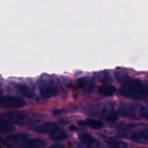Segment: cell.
<instances>
[{
  "label": "cell",
  "mask_w": 148,
  "mask_h": 148,
  "mask_svg": "<svg viewBox=\"0 0 148 148\" xmlns=\"http://www.w3.org/2000/svg\"><path fill=\"white\" fill-rule=\"evenodd\" d=\"M14 88L17 89V90L20 92L23 96L28 98H33L34 97V92L31 88H28L26 85H23L20 83L14 84Z\"/></svg>",
  "instance_id": "obj_10"
},
{
  "label": "cell",
  "mask_w": 148,
  "mask_h": 148,
  "mask_svg": "<svg viewBox=\"0 0 148 148\" xmlns=\"http://www.w3.org/2000/svg\"><path fill=\"white\" fill-rule=\"evenodd\" d=\"M26 105V101L17 97L11 95H4L1 97V107L4 108L15 109L23 108Z\"/></svg>",
  "instance_id": "obj_4"
},
{
  "label": "cell",
  "mask_w": 148,
  "mask_h": 148,
  "mask_svg": "<svg viewBox=\"0 0 148 148\" xmlns=\"http://www.w3.org/2000/svg\"><path fill=\"white\" fill-rule=\"evenodd\" d=\"M86 124L93 130H99L103 127V123L102 121L100 120L94 119H88L86 121Z\"/></svg>",
  "instance_id": "obj_15"
},
{
  "label": "cell",
  "mask_w": 148,
  "mask_h": 148,
  "mask_svg": "<svg viewBox=\"0 0 148 148\" xmlns=\"http://www.w3.org/2000/svg\"><path fill=\"white\" fill-rule=\"evenodd\" d=\"M147 110L141 104L138 103H121L119 106V113L124 117L139 119L146 115Z\"/></svg>",
  "instance_id": "obj_2"
},
{
  "label": "cell",
  "mask_w": 148,
  "mask_h": 148,
  "mask_svg": "<svg viewBox=\"0 0 148 148\" xmlns=\"http://www.w3.org/2000/svg\"><path fill=\"white\" fill-rule=\"evenodd\" d=\"M132 140L134 143L148 145V128L143 129L133 133Z\"/></svg>",
  "instance_id": "obj_7"
},
{
  "label": "cell",
  "mask_w": 148,
  "mask_h": 148,
  "mask_svg": "<svg viewBox=\"0 0 148 148\" xmlns=\"http://www.w3.org/2000/svg\"><path fill=\"white\" fill-rule=\"evenodd\" d=\"M106 119L108 121H109V122H114V121H115L117 119V114L113 110V111H111V112L109 113V114L107 116Z\"/></svg>",
  "instance_id": "obj_17"
},
{
  "label": "cell",
  "mask_w": 148,
  "mask_h": 148,
  "mask_svg": "<svg viewBox=\"0 0 148 148\" xmlns=\"http://www.w3.org/2000/svg\"><path fill=\"white\" fill-rule=\"evenodd\" d=\"M5 118L12 124L21 125L27 119V114L20 111H10L6 114Z\"/></svg>",
  "instance_id": "obj_5"
},
{
  "label": "cell",
  "mask_w": 148,
  "mask_h": 148,
  "mask_svg": "<svg viewBox=\"0 0 148 148\" xmlns=\"http://www.w3.org/2000/svg\"><path fill=\"white\" fill-rule=\"evenodd\" d=\"M57 124L53 122H46L43 123L41 124H39L37 127L34 128V131L38 133H41V134H46V133H50L52 134L53 132L58 130Z\"/></svg>",
  "instance_id": "obj_6"
},
{
  "label": "cell",
  "mask_w": 148,
  "mask_h": 148,
  "mask_svg": "<svg viewBox=\"0 0 148 148\" xmlns=\"http://www.w3.org/2000/svg\"><path fill=\"white\" fill-rule=\"evenodd\" d=\"M120 93L130 99H145L148 97V81L143 82L135 79L125 81L120 88Z\"/></svg>",
  "instance_id": "obj_1"
},
{
  "label": "cell",
  "mask_w": 148,
  "mask_h": 148,
  "mask_svg": "<svg viewBox=\"0 0 148 148\" xmlns=\"http://www.w3.org/2000/svg\"><path fill=\"white\" fill-rule=\"evenodd\" d=\"M38 88L41 96L44 98L53 97L57 94L58 90L56 83L48 75H43L38 80Z\"/></svg>",
  "instance_id": "obj_3"
},
{
  "label": "cell",
  "mask_w": 148,
  "mask_h": 148,
  "mask_svg": "<svg viewBox=\"0 0 148 148\" xmlns=\"http://www.w3.org/2000/svg\"><path fill=\"white\" fill-rule=\"evenodd\" d=\"M145 116H146V119H147L148 120V108H147V112H146Z\"/></svg>",
  "instance_id": "obj_19"
},
{
  "label": "cell",
  "mask_w": 148,
  "mask_h": 148,
  "mask_svg": "<svg viewBox=\"0 0 148 148\" xmlns=\"http://www.w3.org/2000/svg\"><path fill=\"white\" fill-rule=\"evenodd\" d=\"M50 137L52 140H56V141H62V140H66L68 136L66 132L61 130V129H58L56 131L53 132L52 134H51Z\"/></svg>",
  "instance_id": "obj_14"
},
{
  "label": "cell",
  "mask_w": 148,
  "mask_h": 148,
  "mask_svg": "<svg viewBox=\"0 0 148 148\" xmlns=\"http://www.w3.org/2000/svg\"><path fill=\"white\" fill-rule=\"evenodd\" d=\"M46 145L43 140L38 138L25 139L20 145L21 148H43Z\"/></svg>",
  "instance_id": "obj_8"
},
{
  "label": "cell",
  "mask_w": 148,
  "mask_h": 148,
  "mask_svg": "<svg viewBox=\"0 0 148 148\" xmlns=\"http://www.w3.org/2000/svg\"><path fill=\"white\" fill-rule=\"evenodd\" d=\"M81 140L82 143L85 145L86 147L89 148H96L98 146V143L95 140L94 137L90 135L88 133L83 134L81 136Z\"/></svg>",
  "instance_id": "obj_11"
},
{
  "label": "cell",
  "mask_w": 148,
  "mask_h": 148,
  "mask_svg": "<svg viewBox=\"0 0 148 148\" xmlns=\"http://www.w3.org/2000/svg\"><path fill=\"white\" fill-rule=\"evenodd\" d=\"M26 137L27 135L24 134H17L9 136L5 140V143L9 147H14L18 145L19 144L21 145L23 142L25 140Z\"/></svg>",
  "instance_id": "obj_9"
},
{
  "label": "cell",
  "mask_w": 148,
  "mask_h": 148,
  "mask_svg": "<svg viewBox=\"0 0 148 148\" xmlns=\"http://www.w3.org/2000/svg\"><path fill=\"white\" fill-rule=\"evenodd\" d=\"M14 130V128L10 124V121L4 116H1V119H0V132L1 134L12 132Z\"/></svg>",
  "instance_id": "obj_13"
},
{
  "label": "cell",
  "mask_w": 148,
  "mask_h": 148,
  "mask_svg": "<svg viewBox=\"0 0 148 148\" xmlns=\"http://www.w3.org/2000/svg\"><path fill=\"white\" fill-rule=\"evenodd\" d=\"M108 145L111 148H128L126 143L119 141L110 142L108 143Z\"/></svg>",
  "instance_id": "obj_16"
},
{
  "label": "cell",
  "mask_w": 148,
  "mask_h": 148,
  "mask_svg": "<svg viewBox=\"0 0 148 148\" xmlns=\"http://www.w3.org/2000/svg\"><path fill=\"white\" fill-rule=\"evenodd\" d=\"M49 148H64V147L63 146L60 145H53L51 146V147Z\"/></svg>",
  "instance_id": "obj_18"
},
{
  "label": "cell",
  "mask_w": 148,
  "mask_h": 148,
  "mask_svg": "<svg viewBox=\"0 0 148 148\" xmlns=\"http://www.w3.org/2000/svg\"><path fill=\"white\" fill-rule=\"evenodd\" d=\"M98 92L103 96H111L116 92V88L114 85L110 84H104L98 88Z\"/></svg>",
  "instance_id": "obj_12"
}]
</instances>
